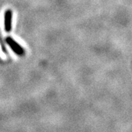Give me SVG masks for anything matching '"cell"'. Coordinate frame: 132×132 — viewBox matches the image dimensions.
I'll return each mask as SVG.
<instances>
[{
  "label": "cell",
  "mask_w": 132,
  "mask_h": 132,
  "mask_svg": "<svg viewBox=\"0 0 132 132\" xmlns=\"http://www.w3.org/2000/svg\"><path fill=\"white\" fill-rule=\"evenodd\" d=\"M5 30L7 32H9L11 29V22H12V12L10 10H7L5 13Z\"/></svg>",
  "instance_id": "obj_2"
},
{
  "label": "cell",
  "mask_w": 132,
  "mask_h": 132,
  "mask_svg": "<svg viewBox=\"0 0 132 132\" xmlns=\"http://www.w3.org/2000/svg\"><path fill=\"white\" fill-rule=\"evenodd\" d=\"M7 42L9 44L10 46L11 47V48H12L16 54H18L19 55H22V54H24V50H23V48L21 47L17 43L15 42L13 39L7 38Z\"/></svg>",
  "instance_id": "obj_1"
}]
</instances>
